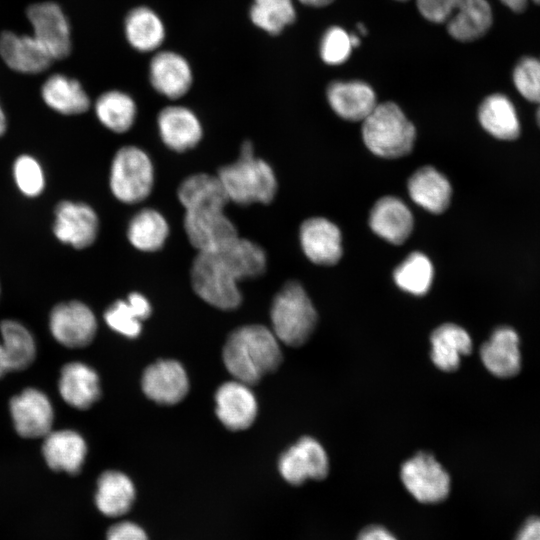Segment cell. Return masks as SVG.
I'll use <instances>...</instances> for the list:
<instances>
[{
    "label": "cell",
    "mask_w": 540,
    "mask_h": 540,
    "mask_svg": "<svg viewBox=\"0 0 540 540\" xmlns=\"http://www.w3.org/2000/svg\"><path fill=\"white\" fill-rule=\"evenodd\" d=\"M414 220L410 209L399 198L385 196L373 205L369 226L382 239L399 245L406 241L413 230Z\"/></svg>",
    "instance_id": "603a6c76"
},
{
    "label": "cell",
    "mask_w": 540,
    "mask_h": 540,
    "mask_svg": "<svg viewBox=\"0 0 540 540\" xmlns=\"http://www.w3.org/2000/svg\"><path fill=\"white\" fill-rule=\"evenodd\" d=\"M397 1H406V0H397Z\"/></svg>",
    "instance_id": "db71d44e"
},
{
    "label": "cell",
    "mask_w": 540,
    "mask_h": 540,
    "mask_svg": "<svg viewBox=\"0 0 540 540\" xmlns=\"http://www.w3.org/2000/svg\"><path fill=\"white\" fill-rule=\"evenodd\" d=\"M431 359L443 371L458 369L461 357L472 350V339L462 327L446 323L437 327L431 334Z\"/></svg>",
    "instance_id": "83f0119b"
},
{
    "label": "cell",
    "mask_w": 540,
    "mask_h": 540,
    "mask_svg": "<svg viewBox=\"0 0 540 540\" xmlns=\"http://www.w3.org/2000/svg\"><path fill=\"white\" fill-rule=\"evenodd\" d=\"M141 386L150 400L162 405H173L187 395L189 380L181 363L165 359L158 360L145 369Z\"/></svg>",
    "instance_id": "5bb4252c"
},
{
    "label": "cell",
    "mask_w": 540,
    "mask_h": 540,
    "mask_svg": "<svg viewBox=\"0 0 540 540\" xmlns=\"http://www.w3.org/2000/svg\"><path fill=\"white\" fill-rule=\"evenodd\" d=\"M106 540H149L145 530L132 521H121L112 525L106 534Z\"/></svg>",
    "instance_id": "b9f144b4"
},
{
    "label": "cell",
    "mask_w": 540,
    "mask_h": 540,
    "mask_svg": "<svg viewBox=\"0 0 540 540\" xmlns=\"http://www.w3.org/2000/svg\"><path fill=\"white\" fill-rule=\"evenodd\" d=\"M225 207L210 203L185 209V233L198 252L219 251L239 237L236 226L224 212Z\"/></svg>",
    "instance_id": "52a82bcc"
},
{
    "label": "cell",
    "mask_w": 540,
    "mask_h": 540,
    "mask_svg": "<svg viewBox=\"0 0 540 540\" xmlns=\"http://www.w3.org/2000/svg\"><path fill=\"white\" fill-rule=\"evenodd\" d=\"M401 480L408 492L421 503L443 501L450 491V477L435 457L419 452L401 467Z\"/></svg>",
    "instance_id": "30bf717a"
},
{
    "label": "cell",
    "mask_w": 540,
    "mask_h": 540,
    "mask_svg": "<svg viewBox=\"0 0 540 540\" xmlns=\"http://www.w3.org/2000/svg\"><path fill=\"white\" fill-rule=\"evenodd\" d=\"M0 293H1V288H0Z\"/></svg>",
    "instance_id": "11a10c76"
},
{
    "label": "cell",
    "mask_w": 540,
    "mask_h": 540,
    "mask_svg": "<svg viewBox=\"0 0 540 540\" xmlns=\"http://www.w3.org/2000/svg\"><path fill=\"white\" fill-rule=\"evenodd\" d=\"M98 230V216L88 204L63 200L55 207L53 233L60 242L84 249L95 242Z\"/></svg>",
    "instance_id": "4fadbf2b"
},
{
    "label": "cell",
    "mask_w": 540,
    "mask_h": 540,
    "mask_svg": "<svg viewBox=\"0 0 540 540\" xmlns=\"http://www.w3.org/2000/svg\"><path fill=\"white\" fill-rule=\"evenodd\" d=\"M327 100L333 111L348 121H363L378 104L372 87L358 80L331 82Z\"/></svg>",
    "instance_id": "cb8c5ba5"
},
{
    "label": "cell",
    "mask_w": 540,
    "mask_h": 540,
    "mask_svg": "<svg viewBox=\"0 0 540 540\" xmlns=\"http://www.w3.org/2000/svg\"><path fill=\"white\" fill-rule=\"evenodd\" d=\"M411 199L425 210L439 214L450 203L452 188L448 179L432 166L416 170L408 180Z\"/></svg>",
    "instance_id": "d4e9b609"
},
{
    "label": "cell",
    "mask_w": 540,
    "mask_h": 540,
    "mask_svg": "<svg viewBox=\"0 0 540 540\" xmlns=\"http://www.w3.org/2000/svg\"><path fill=\"white\" fill-rule=\"evenodd\" d=\"M154 177V166L146 151L135 145H127L113 157L109 186L117 200L136 204L150 195Z\"/></svg>",
    "instance_id": "8992f818"
},
{
    "label": "cell",
    "mask_w": 540,
    "mask_h": 540,
    "mask_svg": "<svg viewBox=\"0 0 540 540\" xmlns=\"http://www.w3.org/2000/svg\"><path fill=\"white\" fill-rule=\"evenodd\" d=\"M270 316L277 339L292 347L310 338L318 319L313 303L297 281L287 282L275 295Z\"/></svg>",
    "instance_id": "5b68a950"
},
{
    "label": "cell",
    "mask_w": 540,
    "mask_h": 540,
    "mask_svg": "<svg viewBox=\"0 0 540 540\" xmlns=\"http://www.w3.org/2000/svg\"><path fill=\"white\" fill-rule=\"evenodd\" d=\"M6 373H8V370H7V367H6L2 347H1V344H0V378H2Z\"/></svg>",
    "instance_id": "681fc988"
},
{
    "label": "cell",
    "mask_w": 540,
    "mask_h": 540,
    "mask_svg": "<svg viewBox=\"0 0 540 540\" xmlns=\"http://www.w3.org/2000/svg\"><path fill=\"white\" fill-rule=\"evenodd\" d=\"M149 79L159 94L175 100L189 91L193 74L183 56L172 51H162L151 59Z\"/></svg>",
    "instance_id": "44dd1931"
},
{
    "label": "cell",
    "mask_w": 540,
    "mask_h": 540,
    "mask_svg": "<svg viewBox=\"0 0 540 540\" xmlns=\"http://www.w3.org/2000/svg\"><path fill=\"white\" fill-rule=\"evenodd\" d=\"M278 469L285 481L300 485L306 480H322L329 471L328 456L312 437H302L281 454Z\"/></svg>",
    "instance_id": "7c38bea8"
},
{
    "label": "cell",
    "mask_w": 540,
    "mask_h": 540,
    "mask_svg": "<svg viewBox=\"0 0 540 540\" xmlns=\"http://www.w3.org/2000/svg\"><path fill=\"white\" fill-rule=\"evenodd\" d=\"M433 274L430 259L421 252H412L396 267L393 278L400 289L422 296L430 289Z\"/></svg>",
    "instance_id": "e575fe53"
},
{
    "label": "cell",
    "mask_w": 540,
    "mask_h": 540,
    "mask_svg": "<svg viewBox=\"0 0 540 540\" xmlns=\"http://www.w3.org/2000/svg\"><path fill=\"white\" fill-rule=\"evenodd\" d=\"M302 4L312 7H323L332 3L334 0H299Z\"/></svg>",
    "instance_id": "7dc6e473"
},
{
    "label": "cell",
    "mask_w": 540,
    "mask_h": 540,
    "mask_svg": "<svg viewBox=\"0 0 540 540\" xmlns=\"http://www.w3.org/2000/svg\"><path fill=\"white\" fill-rule=\"evenodd\" d=\"M512 79L515 88L526 100L540 104V58H521L513 69Z\"/></svg>",
    "instance_id": "74e56055"
},
{
    "label": "cell",
    "mask_w": 540,
    "mask_h": 540,
    "mask_svg": "<svg viewBox=\"0 0 540 540\" xmlns=\"http://www.w3.org/2000/svg\"><path fill=\"white\" fill-rule=\"evenodd\" d=\"M95 114L100 123L110 131L124 133L135 123L137 106L129 94L110 90L97 99Z\"/></svg>",
    "instance_id": "836d02e7"
},
{
    "label": "cell",
    "mask_w": 540,
    "mask_h": 540,
    "mask_svg": "<svg viewBox=\"0 0 540 540\" xmlns=\"http://www.w3.org/2000/svg\"><path fill=\"white\" fill-rule=\"evenodd\" d=\"M229 201L238 205L268 204L277 193V179L272 167L254 155L250 141L242 143L239 158L218 170Z\"/></svg>",
    "instance_id": "3957f363"
},
{
    "label": "cell",
    "mask_w": 540,
    "mask_h": 540,
    "mask_svg": "<svg viewBox=\"0 0 540 540\" xmlns=\"http://www.w3.org/2000/svg\"><path fill=\"white\" fill-rule=\"evenodd\" d=\"M299 239L306 257L317 265H334L342 257L341 232L326 218L305 220L300 226Z\"/></svg>",
    "instance_id": "2e32d148"
},
{
    "label": "cell",
    "mask_w": 540,
    "mask_h": 540,
    "mask_svg": "<svg viewBox=\"0 0 540 540\" xmlns=\"http://www.w3.org/2000/svg\"><path fill=\"white\" fill-rule=\"evenodd\" d=\"M157 127L162 142L175 152L193 149L203 136V128L197 115L181 105L162 109L157 117Z\"/></svg>",
    "instance_id": "ac0fdd59"
},
{
    "label": "cell",
    "mask_w": 540,
    "mask_h": 540,
    "mask_svg": "<svg viewBox=\"0 0 540 540\" xmlns=\"http://www.w3.org/2000/svg\"><path fill=\"white\" fill-rule=\"evenodd\" d=\"M520 339L515 329L509 326L496 328L480 349L485 368L499 378H510L521 369Z\"/></svg>",
    "instance_id": "ffe728a7"
},
{
    "label": "cell",
    "mask_w": 540,
    "mask_h": 540,
    "mask_svg": "<svg viewBox=\"0 0 540 540\" xmlns=\"http://www.w3.org/2000/svg\"><path fill=\"white\" fill-rule=\"evenodd\" d=\"M362 138L373 154L393 159L411 152L416 130L397 104L384 102L362 121Z\"/></svg>",
    "instance_id": "277c9868"
},
{
    "label": "cell",
    "mask_w": 540,
    "mask_h": 540,
    "mask_svg": "<svg viewBox=\"0 0 540 540\" xmlns=\"http://www.w3.org/2000/svg\"><path fill=\"white\" fill-rule=\"evenodd\" d=\"M104 320L110 329L128 337L136 338L142 330L141 320L127 300H117L104 312Z\"/></svg>",
    "instance_id": "ab89813d"
},
{
    "label": "cell",
    "mask_w": 540,
    "mask_h": 540,
    "mask_svg": "<svg viewBox=\"0 0 540 540\" xmlns=\"http://www.w3.org/2000/svg\"><path fill=\"white\" fill-rule=\"evenodd\" d=\"M136 496L132 480L123 472H103L96 484L95 504L108 517H120L132 507Z\"/></svg>",
    "instance_id": "484cf974"
},
{
    "label": "cell",
    "mask_w": 540,
    "mask_h": 540,
    "mask_svg": "<svg viewBox=\"0 0 540 540\" xmlns=\"http://www.w3.org/2000/svg\"><path fill=\"white\" fill-rule=\"evenodd\" d=\"M26 15L33 28L34 38L55 59H63L71 51L69 22L60 6L54 2L30 5Z\"/></svg>",
    "instance_id": "8fae6325"
},
{
    "label": "cell",
    "mask_w": 540,
    "mask_h": 540,
    "mask_svg": "<svg viewBox=\"0 0 540 540\" xmlns=\"http://www.w3.org/2000/svg\"><path fill=\"white\" fill-rule=\"evenodd\" d=\"M531 1H533L534 3H536V4H539V5H540V0H531Z\"/></svg>",
    "instance_id": "f5cc1de1"
},
{
    "label": "cell",
    "mask_w": 540,
    "mask_h": 540,
    "mask_svg": "<svg viewBox=\"0 0 540 540\" xmlns=\"http://www.w3.org/2000/svg\"><path fill=\"white\" fill-rule=\"evenodd\" d=\"M249 15L254 25L277 35L294 22L296 12L292 0H253Z\"/></svg>",
    "instance_id": "d590c367"
},
{
    "label": "cell",
    "mask_w": 540,
    "mask_h": 540,
    "mask_svg": "<svg viewBox=\"0 0 540 540\" xmlns=\"http://www.w3.org/2000/svg\"><path fill=\"white\" fill-rule=\"evenodd\" d=\"M492 22V9L487 0H462L446 27L455 40L471 42L485 35Z\"/></svg>",
    "instance_id": "f1b7e54d"
},
{
    "label": "cell",
    "mask_w": 540,
    "mask_h": 540,
    "mask_svg": "<svg viewBox=\"0 0 540 540\" xmlns=\"http://www.w3.org/2000/svg\"><path fill=\"white\" fill-rule=\"evenodd\" d=\"M169 232V224L163 214L153 208H144L130 219L127 238L135 249L155 252L164 246Z\"/></svg>",
    "instance_id": "1f68e13d"
},
{
    "label": "cell",
    "mask_w": 540,
    "mask_h": 540,
    "mask_svg": "<svg viewBox=\"0 0 540 540\" xmlns=\"http://www.w3.org/2000/svg\"><path fill=\"white\" fill-rule=\"evenodd\" d=\"M515 540H540V517H531L519 529Z\"/></svg>",
    "instance_id": "ee69618b"
},
{
    "label": "cell",
    "mask_w": 540,
    "mask_h": 540,
    "mask_svg": "<svg viewBox=\"0 0 540 540\" xmlns=\"http://www.w3.org/2000/svg\"><path fill=\"white\" fill-rule=\"evenodd\" d=\"M0 344L8 372L23 371L36 359V340L18 320L4 319L0 322Z\"/></svg>",
    "instance_id": "4316f807"
},
{
    "label": "cell",
    "mask_w": 540,
    "mask_h": 540,
    "mask_svg": "<svg viewBox=\"0 0 540 540\" xmlns=\"http://www.w3.org/2000/svg\"><path fill=\"white\" fill-rule=\"evenodd\" d=\"M357 29H358V32L362 35H365L366 34V28L364 27V25L362 23H359L357 25Z\"/></svg>",
    "instance_id": "816d5d0a"
},
{
    "label": "cell",
    "mask_w": 540,
    "mask_h": 540,
    "mask_svg": "<svg viewBox=\"0 0 540 540\" xmlns=\"http://www.w3.org/2000/svg\"><path fill=\"white\" fill-rule=\"evenodd\" d=\"M535 119L538 127L540 128V104H538V107L536 109Z\"/></svg>",
    "instance_id": "f907efd6"
},
{
    "label": "cell",
    "mask_w": 540,
    "mask_h": 540,
    "mask_svg": "<svg viewBox=\"0 0 540 540\" xmlns=\"http://www.w3.org/2000/svg\"><path fill=\"white\" fill-rule=\"evenodd\" d=\"M0 56L12 70L37 74L46 70L53 58L33 35L4 31L0 35Z\"/></svg>",
    "instance_id": "7402d4cb"
},
{
    "label": "cell",
    "mask_w": 540,
    "mask_h": 540,
    "mask_svg": "<svg viewBox=\"0 0 540 540\" xmlns=\"http://www.w3.org/2000/svg\"><path fill=\"white\" fill-rule=\"evenodd\" d=\"M506 7L516 13L523 12L528 5L529 0H500Z\"/></svg>",
    "instance_id": "bcb514c9"
},
{
    "label": "cell",
    "mask_w": 540,
    "mask_h": 540,
    "mask_svg": "<svg viewBox=\"0 0 540 540\" xmlns=\"http://www.w3.org/2000/svg\"><path fill=\"white\" fill-rule=\"evenodd\" d=\"M266 253L257 243L238 237L214 252H198L191 268L195 293L221 310L236 309L242 301L238 282L264 273Z\"/></svg>",
    "instance_id": "6da1fadb"
},
{
    "label": "cell",
    "mask_w": 540,
    "mask_h": 540,
    "mask_svg": "<svg viewBox=\"0 0 540 540\" xmlns=\"http://www.w3.org/2000/svg\"><path fill=\"white\" fill-rule=\"evenodd\" d=\"M462 0H416L420 14L432 23H446Z\"/></svg>",
    "instance_id": "60d3db41"
},
{
    "label": "cell",
    "mask_w": 540,
    "mask_h": 540,
    "mask_svg": "<svg viewBox=\"0 0 540 540\" xmlns=\"http://www.w3.org/2000/svg\"><path fill=\"white\" fill-rule=\"evenodd\" d=\"M53 339L63 347L78 349L88 346L95 338L97 320L85 303L77 300L56 304L48 317Z\"/></svg>",
    "instance_id": "9c48e42d"
},
{
    "label": "cell",
    "mask_w": 540,
    "mask_h": 540,
    "mask_svg": "<svg viewBox=\"0 0 540 540\" xmlns=\"http://www.w3.org/2000/svg\"><path fill=\"white\" fill-rule=\"evenodd\" d=\"M124 31L129 44L140 52L157 49L165 38L161 18L145 6L134 8L127 14Z\"/></svg>",
    "instance_id": "d6a6232c"
},
{
    "label": "cell",
    "mask_w": 540,
    "mask_h": 540,
    "mask_svg": "<svg viewBox=\"0 0 540 540\" xmlns=\"http://www.w3.org/2000/svg\"><path fill=\"white\" fill-rule=\"evenodd\" d=\"M483 129L500 140H514L520 134V122L511 100L504 94L487 96L478 109Z\"/></svg>",
    "instance_id": "f546056e"
},
{
    "label": "cell",
    "mask_w": 540,
    "mask_h": 540,
    "mask_svg": "<svg viewBox=\"0 0 540 540\" xmlns=\"http://www.w3.org/2000/svg\"><path fill=\"white\" fill-rule=\"evenodd\" d=\"M7 128L6 116L0 105V137L5 133Z\"/></svg>",
    "instance_id": "c3c4849f"
},
{
    "label": "cell",
    "mask_w": 540,
    "mask_h": 540,
    "mask_svg": "<svg viewBox=\"0 0 540 540\" xmlns=\"http://www.w3.org/2000/svg\"><path fill=\"white\" fill-rule=\"evenodd\" d=\"M13 177L18 189L27 197L40 195L45 187V175L40 163L27 154L15 159Z\"/></svg>",
    "instance_id": "8d00e7d4"
},
{
    "label": "cell",
    "mask_w": 540,
    "mask_h": 540,
    "mask_svg": "<svg viewBox=\"0 0 540 540\" xmlns=\"http://www.w3.org/2000/svg\"><path fill=\"white\" fill-rule=\"evenodd\" d=\"M57 389L61 399L78 410L89 409L101 395L97 372L81 361H71L62 366Z\"/></svg>",
    "instance_id": "d6986e66"
},
{
    "label": "cell",
    "mask_w": 540,
    "mask_h": 540,
    "mask_svg": "<svg viewBox=\"0 0 540 540\" xmlns=\"http://www.w3.org/2000/svg\"><path fill=\"white\" fill-rule=\"evenodd\" d=\"M216 414L232 431L249 428L257 416V400L249 385L238 380L223 383L215 393Z\"/></svg>",
    "instance_id": "9a60e30c"
},
{
    "label": "cell",
    "mask_w": 540,
    "mask_h": 540,
    "mask_svg": "<svg viewBox=\"0 0 540 540\" xmlns=\"http://www.w3.org/2000/svg\"><path fill=\"white\" fill-rule=\"evenodd\" d=\"M126 300L140 320H145L150 316L151 305L144 295L133 292L128 295Z\"/></svg>",
    "instance_id": "7bdbcfd3"
},
{
    "label": "cell",
    "mask_w": 540,
    "mask_h": 540,
    "mask_svg": "<svg viewBox=\"0 0 540 540\" xmlns=\"http://www.w3.org/2000/svg\"><path fill=\"white\" fill-rule=\"evenodd\" d=\"M45 104L63 115H76L87 111L90 99L80 82L62 74L46 79L41 88Z\"/></svg>",
    "instance_id": "4dcf8cb0"
},
{
    "label": "cell",
    "mask_w": 540,
    "mask_h": 540,
    "mask_svg": "<svg viewBox=\"0 0 540 540\" xmlns=\"http://www.w3.org/2000/svg\"><path fill=\"white\" fill-rule=\"evenodd\" d=\"M357 540H397L386 528L372 525L364 528Z\"/></svg>",
    "instance_id": "f6af8a7d"
},
{
    "label": "cell",
    "mask_w": 540,
    "mask_h": 540,
    "mask_svg": "<svg viewBox=\"0 0 540 540\" xmlns=\"http://www.w3.org/2000/svg\"><path fill=\"white\" fill-rule=\"evenodd\" d=\"M352 49L350 34L339 26L327 29L320 42V56L329 65L344 63Z\"/></svg>",
    "instance_id": "f35d334b"
},
{
    "label": "cell",
    "mask_w": 540,
    "mask_h": 540,
    "mask_svg": "<svg viewBox=\"0 0 540 540\" xmlns=\"http://www.w3.org/2000/svg\"><path fill=\"white\" fill-rule=\"evenodd\" d=\"M8 409L15 432L24 439H42L53 430L54 406L39 388L27 387L12 396Z\"/></svg>",
    "instance_id": "ba28073f"
},
{
    "label": "cell",
    "mask_w": 540,
    "mask_h": 540,
    "mask_svg": "<svg viewBox=\"0 0 540 540\" xmlns=\"http://www.w3.org/2000/svg\"><path fill=\"white\" fill-rule=\"evenodd\" d=\"M41 452L47 466L56 472L77 474L84 465L88 446L73 429H53L42 438Z\"/></svg>",
    "instance_id": "e0dca14e"
},
{
    "label": "cell",
    "mask_w": 540,
    "mask_h": 540,
    "mask_svg": "<svg viewBox=\"0 0 540 540\" xmlns=\"http://www.w3.org/2000/svg\"><path fill=\"white\" fill-rule=\"evenodd\" d=\"M282 361L279 340L267 327L246 325L234 330L223 348V362L229 373L247 385L258 383L275 371Z\"/></svg>",
    "instance_id": "7a4b0ae2"
}]
</instances>
